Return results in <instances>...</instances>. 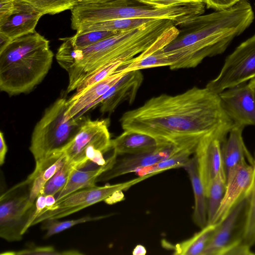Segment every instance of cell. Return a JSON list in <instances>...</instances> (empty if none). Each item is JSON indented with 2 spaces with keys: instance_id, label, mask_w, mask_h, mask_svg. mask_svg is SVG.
<instances>
[{
  "instance_id": "9c48e42d",
  "label": "cell",
  "mask_w": 255,
  "mask_h": 255,
  "mask_svg": "<svg viewBox=\"0 0 255 255\" xmlns=\"http://www.w3.org/2000/svg\"><path fill=\"white\" fill-rule=\"evenodd\" d=\"M152 176V174L139 176L120 183L103 186H96L74 192L56 202L50 208L43 210L36 217L32 226L41 223L45 220L58 219L66 217L103 201L110 204L111 199L117 193L127 190Z\"/></svg>"
},
{
  "instance_id": "44dd1931",
  "label": "cell",
  "mask_w": 255,
  "mask_h": 255,
  "mask_svg": "<svg viewBox=\"0 0 255 255\" xmlns=\"http://www.w3.org/2000/svg\"><path fill=\"white\" fill-rule=\"evenodd\" d=\"M163 144L148 134L131 130H124L111 140V148L118 155L134 154L148 151Z\"/></svg>"
},
{
  "instance_id": "b9f144b4",
  "label": "cell",
  "mask_w": 255,
  "mask_h": 255,
  "mask_svg": "<svg viewBox=\"0 0 255 255\" xmlns=\"http://www.w3.org/2000/svg\"><path fill=\"white\" fill-rule=\"evenodd\" d=\"M251 81L252 82L253 88H254V90L255 93V79H253V80H252Z\"/></svg>"
},
{
  "instance_id": "83f0119b",
  "label": "cell",
  "mask_w": 255,
  "mask_h": 255,
  "mask_svg": "<svg viewBox=\"0 0 255 255\" xmlns=\"http://www.w3.org/2000/svg\"><path fill=\"white\" fill-rule=\"evenodd\" d=\"M75 168L76 166L66 159L62 167L45 183L39 195H56L65 186Z\"/></svg>"
},
{
  "instance_id": "4fadbf2b",
  "label": "cell",
  "mask_w": 255,
  "mask_h": 255,
  "mask_svg": "<svg viewBox=\"0 0 255 255\" xmlns=\"http://www.w3.org/2000/svg\"><path fill=\"white\" fill-rule=\"evenodd\" d=\"M218 95L225 113L234 125L255 126V93L251 81Z\"/></svg>"
},
{
  "instance_id": "ab89813d",
  "label": "cell",
  "mask_w": 255,
  "mask_h": 255,
  "mask_svg": "<svg viewBox=\"0 0 255 255\" xmlns=\"http://www.w3.org/2000/svg\"><path fill=\"white\" fill-rule=\"evenodd\" d=\"M45 201L46 207L44 209H47L55 204L56 202V198L54 195H48L45 196Z\"/></svg>"
},
{
  "instance_id": "6da1fadb",
  "label": "cell",
  "mask_w": 255,
  "mask_h": 255,
  "mask_svg": "<svg viewBox=\"0 0 255 255\" xmlns=\"http://www.w3.org/2000/svg\"><path fill=\"white\" fill-rule=\"evenodd\" d=\"M124 130L143 133L161 144L216 134L226 139L234 126L218 94L207 87H192L176 95L161 94L125 113Z\"/></svg>"
},
{
  "instance_id": "8d00e7d4",
  "label": "cell",
  "mask_w": 255,
  "mask_h": 255,
  "mask_svg": "<svg viewBox=\"0 0 255 255\" xmlns=\"http://www.w3.org/2000/svg\"><path fill=\"white\" fill-rule=\"evenodd\" d=\"M14 8V0H0V25L7 21Z\"/></svg>"
},
{
  "instance_id": "1f68e13d",
  "label": "cell",
  "mask_w": 255,
  "mask_h": 255,
  "mask_svg": "<svg viewBox=\"0 0 255 255\" xmlns=\"http://www.w3.org/2000/svg\"><path fill=\"white\" fill-rule=\"evenodd\" d=\"M41 11L44 14H55L71 9L76 4L75 0H22Z\"/></svg>"
},
{
  "instance_id": "d6a6232c",
  "label": "cell",
  "mask_w": 255,
  "mask_h": 255,
  "mask_svg": "<svg viewBox=\"0 0 255 255\" xmlns=\"http://www.w3.org/2000/svg\"><path fill=\"white\" fill-rule=\"evenodd\" d=\"M123 62L118 61L108 64L86 77L76 89L75 93H79L92 85L105 79L116 72Z\"/></svg>"
},
{
  "instance_id": "60d3db41",
  "label": "cell",
  "mask_w": 255,
  "mask_h": 255,
  "mask_svg": "<svg viewBox=\"0 0 255 255\" xmlns=\"http://www.w3.org/2000/svg\"><path fill=\"white\" fill-rule=\"evenodd\" d=\"M76 2V3H82V2H103L106 1L111 0H75Z\"/></svg>"
},
{
  "instance_id": "e575fe53",
  "label": "cell",
  "mask_w": 255,
  "mask_h": 255,
  "mask_svg": "<svg viewBox=\"0 0 255 255\" xmlns=\"http://www.w3.org/2000/svg\"><path fill=\"white\" fill-rule=\"evenodd\" d=\"M142 4L149 5L155 8H163L176 4L192 2H203L205 0H136Z\"/></svg>"
},
{
  "instance_id": "e0dca14e",
  "label": "cell",
  "mask_w": 255,
  "mask_h": 255,
  "mask_svg": "<svg viewBox=\"0 0 255 255\" xmlns=\"http://www.w3.org/2000/svg\"><path fill=\"white\" fill-rule=\"evenodd\" d=\"M143 80L140 70L126 72L98 101L100 111L111 113L124 102H133Z\"/></svg>"
},
{
  "instance_id": "4dcf8cb0",
  "label": "cell",
  "mask_w": 255,
  "mask_h": 255,
  "mask_svg": "<svg viewBox=\"0 0 255 255\" xmlns=\"http://www.w3.org/2000/svg\"><path fill=\"white\" fill-rule=\"evenodd\" d=\"M253 164V177L249 198L248 217L243 242L251 247L255 245V154Z\"/></svg>"
},
{
  "instance_id": "836d02e7",
  "label": "cell",
  "mask_w": 255,
  "mask_h": 255,
  "mask_svg": "<svg viewBox=\"0 0 255 255\" xmlns=\"http://www.w3.org/2000/svg\"><path fill=\"white\" fill-rule=\"evenodd\" d=\"M83 254L78 251L71 250L59 252L52 247H30L29 248L18 251H9L1 253V255H78Z\"/></svg>"
},
{
  "instance_id": "4316f807",
  "label": "cell",
  "mask_w": 255,
  "mask_h": 255,
  "mask_svg": "<svg viewBox=\"0 0 255 255\" xmlns=\"http://www.w3.org/2000/svg\"><path fill=\"white\" fill-rule=\"evenodd\" d=\"M226 186L227 179L223 170L211 181L207 190L208 224L213 223L225 195Z\"/></svg>"
},
{
  "instance_id": "277c9868",
  "label": "cell",
  "mask_w": 255,
  "mask_h": 255,
  "mask_svg": "<svg viewBox=\"0 0 255 255\" xmlns=\"http://www.w3.org/2000/svg\"><path fill=\"white\" fill-rule=\"evenodd\" d=\"M49 42L36 31L12 40L0 50V90L28 93L45 78L53 61Z\"/></svg>"
},
{
  "instance_id": "ffe728a7",
  "label": "cell",
  "mask_w": 255,
  "mask_h": 255,
  "mask_svg": "<svg viewBox=\"0 0 255 255\" xmlns=\"http://www.w3.org/2000/svg\"><path fill=\"white\" fill-rule=\"evenodd\" d=\"M117 156L113 150L107 163L103 166L87 171L74 168L65 186L56 194V202L74 192L96 186L98 177L113 165Z\"/></svg>"
},
{
  "instance_id": "7a4b0ae2",
  "label": "cell",
  "mask_w": 255,
  "mask_h": 255,
  "mask_svg": "<svg viewBox=\"0 0 255 255\" xmlns=\"http://www.w3.org/2000/svg\"><path fill=\"white\" fill-rule=\"evenodd\" d=\"M248 0L223 10L192 17L180 23L176 38L163 48L171 70L194 68L206 57L223 53L253 22Z\"/></svg>"
},
{
  "instance_id": "d6986e66",
  "label": "cell",
  "mask_w": 255,
  "mask_h": 255,
  "mask_svg": "<svg viewBox=\"0 0 255 255\" xmlns=\"http://www.w3.org/2000/svg\"><path fill=\"white\" fill-rule=\"evenodd\" d=\"M244 128L234 125L228 137L222 144L223 164L226 178L229 173L241 165L246 163L254 164V158L243 139Z\"/></svg>"
},
{
  "instance_id": "2e32d148",
  "label": "cell",
  "mask_w": 255,
  "mask_h": 255,
  "mask_svg": "<svg viewBox=\"0 0 255 255\" xmlns=\"http://www.w3.org/2000/svg\"><path fill=\"white\" fill-rule=\"evenodd\" d=\"M253 165L246 163L228 175L225 193L213 224L221 222L232 208L248 194L253 181Z\"/></svg>"
},
{
  "instance_id": "f546056e",
  "label": "cell",
  "mask_w": 255,
  "mask_h": 255,
  "mask_svg": "<svg viewBox=\"0 0 255 255\" xmlns=\"http://www.w3.org/2000/svg\"><path fill=\"white\" fill-rule=\"evenodd\" d=\"M104 217V216H85L78 219L64 221H60L56 219H49L41 222V229L46 231L44 236V238L46 239L76 225L100 220Z\"/></svg>"
},
{
  "instance_id": "d4e9b609",
  "label": "cell",
  "mask_w": 255,
  "mask_h": 255,
  "mask_svg": "<svg viewBox=\"0 0 255 255\" xmlns=\"http://www.w3.org/2000/svg\"><path fill=\"white\" fill-rule=\"evenodd\" d=\"M152 19L149 18H120L98 22L85 23L80 26L77 33L93 31H122L135 28Z\"/></svg>"
},
{
  "instance_id": "ba28073f",
  "label": "cell",
  "mask_w": 255,
  "mask_h": 255,
  "mask_svg": "<svg viewBox=\"0 0 255 255\" xmlns=\"http://www.w3.org/2000/svg\"><path fill=\"white\" fill-rule=\"evenodd\" d=\"M30 184L25 181L0 197V237L9 242L22 240L35 220V202L29 200Z\"/></svg>"
},
{
  "instance_id": "f35d334b",
  "label": "cell",
  "mask_w": 255,
  "mask_h": 255,
  "mask_svg": "<svg viewBox=\"0 0 255 255\" xmlns=\"http://www.w3.org/2000/svg\"><path fill=\"white\" fill-rule=\"evenodd\" d=\"M0 165L1 166L4 163L5 155L7 151V146L6 144L3 132H0Z\"/></svg>"
},
{
  "instance_id": "8fae6325",
  "label": "cell",
  "mask_w": 255,
  "mask_h": 255,
  "mask_svg": "<svg viewBox=\"0 0 255 255\" xmlns=\"http://www.w3.org/2000/svg\"><path fill=\"white\" fill-rule=\"evenodd\" d=\"M248 209L247 194L217 223L215 232L202 255H225L231 248L243 242Z\"/></svg>"
},
{
  "instance_id": "7402d4cb",
  "label": "cell",
  "mask_w": 255,
  "mask_h": 255,
  "mask_svg": "<svg viewBox=\"0 0 255 255\" xmlns=\"http://www.w3.org/2000/svg\"><path fill=\"white\" fill-rule=\"evenodd\" d=\"M183 168L189 175L194 193L193 220L197 226L202 229L208 224L207 197L205 188L199 175L195 155L190 158Z\"/></svg>"
},
{
  "instance_id": "3957f363",
  "label": "cell",
  "mask_w": 255,
  "mask_h": 255,
  "mask_svg": "<svg viewBox=\"0 0 255 255\" xmlns=\"http://www.w3.org/2000/svg\"><path fill=\"white\" fill-rule=\"evenodd\" d=\"M56 58L68 74L67 92L73 91L87 77L112 62H126L146 50L152 39L145 24L116 34L83 48H74L64 38Z\"/></svg>"
},
{
  "instance_id": "7c38bea8",
  "label": "cell",
  "mask_w": 255,
  "mask_h": 255,
  "mask_svg": "<svg viewBox=\"0 0 255 255\" xmlns=\"http://www.w3.org/2000/svg\"><path fill=\"white\" fill-rule=\"evenodd\" d=\"M199 138H190L177 142H171L158 146L151 150L131 154L120 160L116 159L113 165L103 172L96 182L110 180L118 176L138 171L164 160L181 149L197 144Z\"/></svg>"
},
{
  "instance_id": "8992f818",
  "label": "cell",
  "mask_w": 255,
  "mask_h": 255,
  "mask_svg": "<svg viewBox=\"0 0 255 255\" xmlns=\"http://www.w3.org/2000/svg\"><path fill=\"white\" fill-rule=\"evenodd\" d=\"M67 100L59 98L50 106L35 126L29 150L39 166L50 155L63 151L86 119H66Z\"/></svg>"
},
{
  "instance_id": "9a60e30c",
  "label": "cell",
  "mask_w": 255,
  "mask_h": 255,
  "mask_svg": "<svg viewBox=\"0 0 255 255\" xmlns=\"http://www.w3.org/2000/svg\"><path fill=\"white\" fill-rule=\"evenodd\" d=\"M44 15L41 11L22 0H14V8L7 21L0 25V42L7 45L12 40L35 31Z\"/></svg>"
},
{
  "instance_id": "74e56055",
  "label": "cell",
  "mask_w": 255,
  "mask_h": 255,
  "mask_svg": "<svg viewBox=\"0 0 255 255\" xmlns=\"http://www.w3.org/2000/svg\"><path fill=\"white\" fill-rule=\"evenodd\" d=\"M255 253L251 250V247L244 242L240 243L229 250L225 255H252Z\"/></svg>"
},
{
  "instance_id": "f1b7e54d",
  "label": "cell",
  "mask_w": 255,
  "mask_h": 255,
  "mask_svg": "<svg viewBox=\"0 0 255 255\" xmlns=\"http://www.w3.org/2000/svg\"><path fill=\"white\" fill-rule=\"evenodd\" d=\"M120 31H93L76 33L74 35L64 38L74 48H83L112 36Z\"/></svg>"
},
{
  "instance_id": "603a6c76",
  "label": "cell",
  "mask_w": 255,
  "mask_h": 255,
  "mask_svg": "<svg viewBox=\"0 0 255 255\" xmlns=\"http://www.w3.org/2000/svg\"><path fill=\"white\" fill-rule=\"evenodd\" d=\"M217 223L207 224L192 237L177 244L174 255H202L216 229Z\"/></svg>"
},
{
  "instance_id": "d590c367",
  "label": "cell",
  "mask_w": 255,
  "mask_h": 255,
  "mask_svg": "<svg viewBox=\"0 0 255 255\" xmlns=\"http://www.w3.org/2000/svg\"><path fill=\"white\" fill-rule=\"evenodd\" d=\"M241 0H205V3L208 8H212L216 11L228 9Z\"/></svg>"
},
{
  "instance_id": "ac0fdd59",
  "label": "cell",
  "mask_w": 255,
  "mask_h": 255,
  "mask_svg": "<svg viewBox=\"0 0 255 255\" xmlns=\"http://www.w3.org/2000/svg\"><path fill=\"white\" fill-rule=\"evenodd\" d=\"M116 72L105 79L79 93H75L67 100L66 119L80 118L86 112L97 106L98 100L125 74Z\"/></svg>"
},
{
  "instance_id": "52a82bcc",
  "label": "cell",
  "mask_w": 255,
  "mask_h": 255,
  "mask_svg": "<svg viewBox=\"0 0 255 255\" xmlns=\"http://www.w3.org/2000/svg\"><path fill=\"white\" fill-rule=\"evenodd\" d=\"M109 121L85 119L79 130L64 150L68 161L82 169L90 164L96 166L107 162L104 154L112 150Z\"/></svg>"
},
{
  "instance_id": "cb8c5ba5",
  "label": "cell",
  "mask_w": 255,
  "mask_h": 255,
  "mask_svg": "<svg viewBox=\"0 0 255 255\" xmlns=\"http://www.w3.org/2000/svg\"><path fill=\"white\" fill-rule=\"evenodd\" d=\"M162 49L145 55L140 54L132 59L123 62L116 72L126 73L158 67H169L170 62Z\"/></svg>"
},
{
  "instance_id": "484cf974",
  "label": "cell",
  "mask_w": 255,
  "mask_h": 255,
  "mask_svg": "<svg viewBox=\"0 0 255 255\" xmlns=\"http://www.w3.org/2000/svg\"><path fill=\"white\" fill-rule=\"evenodd\" d=\"M198 143L184 147L168 158L137 172L140 173V176L147 174L155 175L170 169L183 167L189 160L191 155L195 153Z\"/></svg>"
},
{
  "instance_id": "30bf717a",
  "label": "cell",
  "mask_w": 255,
  "mask_h": 255,
  "mask_svg": "<svg viewBox=\"0 0 255 255\" xmlns=\"http://www.w3.org/2000/svg\"><path fill=\"white\" fill-rule=\"evenodd\" d=\"M255 79V34L242 42L225 59L218 75L206 87L219 94Z\"/></svg>"
},
{
  "instance_id": "5b68a950",
  "label": "cell",
  "mask_w": 255,
  "mask_h": 255,
  "mask_svg": "<svg viewBox=\"0 0 255 255\" xmlns=\"http://www.w3.org/2000/svg\"><path fill=\"white\" fill-rule=\"evenodd\" d=\"M136 0H111L99 2L76 3L71 9V27L76 30L81 25L120 18L168 19L177 26L192 17L204 13L205 3L192 2L163 8L136 5Z\"/></svg>"
},
{
  "instance_id": "5bb4252c",
  "label": "cell",
  "mask_w": 255,
  "mask_h": 255,
  "mask_svg": "<svg viewBox=\"0 0 255 255\" xmlns=\"http://www.w3.org/2000/svg\"><path fill=\"white\" fill-rule=\"evenodd\" d=\"M225 139L216 134H208L200 139L196 148L194 155L206 192L211 181L224 170L221 147Z\"/></svg>"
}]
</instances>
